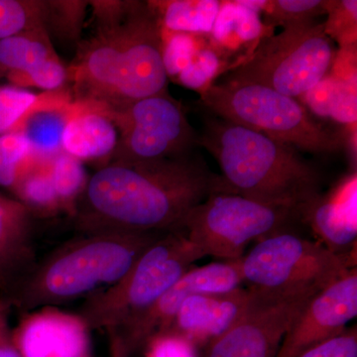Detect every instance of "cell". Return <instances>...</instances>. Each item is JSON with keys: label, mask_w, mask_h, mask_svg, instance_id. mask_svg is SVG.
Wrapping results in <instances>:
<instances>
[{"label": "cell", "mask_w": 357, "mask_h": 357, "mask_svg": "<svg viewBox=\"0 0 357 357\" xmlns=\"http://www.w3.org/2000/svg\"><path fill=\"white\" fill-rule=\"evenodd\" d=\"M215 192H232L194 152L155 161L114 160L89 178L73 215L81 234H163Z\"/></svg>", "instance_id": "obj_1"}, {"label": "cell", "mask_w": 357, "mask_h": 357, "mask_svg": "<svg viewBox=\"0 0 357 357\" xmlns=\"http://www.w3.org/2000/svg\"><path fill=\"white\" fill-rule=\"evenodd\" d=\"M70 68L77 100L109 109L168 93L163 27L152 2L117 4Z\"/></svg>", "instance_id": "obj_2"}, {"label": "cell", "mask_w": 357, "mask_h": 357, "mask_svg": "<svg viewBox=\"0 0 357 357\" xmlns=\"http://www.w3.org/2000/svg\"><path fill=\"white\" fill-rule=\"evenodd\" d=\"M198 145L210 152L232 192L300 211L321 194L318 169L299 150L213 114H206Z\"/></svg>", "instance_id": "obj_3"}, {"label": "cell", "mask_w": 357, "mask_h": 357, "mask_svg": "<svg viewBox=\"0 0 357 357\" xmlns=\"http://www.w3.org/2000/svg\"><path fill=\"white\" fill-rule=\"evenodd\" d=\"M163 234H81L37 260L6 302L26 312L88 298L121 280Z\"/></svg>", "instance_id": "obj_4"}, {"label": "cell", "mask_w": 357, "mask_h": 357, "mask_svg": "<svg viewBox=\"0 0 357 357\" xmlns=\"http://www.w3.org/2000/svg\"><path fill=\"white\" fill-rule=\"evenodd\" d=\"M204 257L182 229L167 231L148 246L114 285L89 296L79 319L89 330H119L153 306Z\"/></svg>", "instance_id": "obj_5"}, {"label": "cell", "mask_w": 357, "mask_h": 357, "mask_svg": "<svg viewBox=\"0 0 357 357\" xmlns=\"http://www.w3.org/2000/svg\"><path fill=\"white\" fill-rule=\"evenodd\" d=\"M211 114L312 154L344 147V138L314 121L298 98L260 84L223 81L199 93Z\"/></svg>", "instance_id": "obj_6"}, {"label": "cell", "mask_w": 357, "mask_h": 357, "mask_svg": "<svg viewBox=\"0 0 357 357\" xmlns=\"http://www.w3.org/2000/svg\"><path fill=\"white\" fill-rule=\"evenodd\" d=\"M335 59L324 22L289 26L260 40L225 81L260 84L299 98L330 74Z\"/></svg>", "instance_id": "obj_7"}, {"label": "cell", "mask_w": 357, "mask_h": 357, "mask_svg": "<svg viewBox=\"0 0 357 357\" xmlns=\"http://www.w3.org/2000/svg\"><path fill=\"white\" fill-rule=\"evenodd\" d=\"M296 222H301L299 211L215 192L192 208L178 229L204 256L234 261L243 258L249 243L288 231Z\"/></svg>", "instance_id": "obj_8"}, {"label": "cell", "mask_w": 357, "mask_h": 357, "mask_svg": "<svg viewBox=\"0 0 357 357\" xmlns=\"http://www.w3.org/2000/svg\"><path fill=\"white\" fill-rule=\"evenodd\" d=\"M356 267L319 241L288 231L265 237L241 258L243 283L262 292L318 293Z\"/></svg>", "instance_id": "obj_9"}, {"label": "cell", "mask_w": 357, "mask_h": 357, "mask_svg": "<svg viewBox=\"0 0 357 357\" xmlns=\"http://www.w3.org/2000/svg\"><path fill=\"white\" fill-rule=\"evenodd\" d=\"M107 109L119 132L112 159L155 161L192 153L198 146L184 109L168 93Z\"/></svg>", "instance_id": "obj_10"}, {"label": "cell", "mask_w": 357, "mask_h": 357, "mask_svg": "<svg viewBox=\"0 0 357 357\" xmlns=\"http://www.w3.org/2000/svg\"><path fill=\"white\" fill-rule=\"evenodd\" d=\"M250 290L245 311L204 357H277L295 319L314 293L278 294Z\"/></svg>", "instance_id": "obj_11"}, {"label": "cell", "mask_w": 357, "mask_h": 357, "mask_svg": "<svg viewBox=\"0 0 357 357\" xmlns=\"http://www.w3.org/2000/svg\"><path fill=\"white\" fill-rule=\"evenodd\" d=\"M241 259L192 267L149 310L114 330L121 340L124 354L129 357L155 335L165 333L188 298L197 294L230 292L241 288Z\"/></svg>", "instance_id": "obj_12"}, {"label": "cell", "mask_w": 357, "mask_h": 357, "mask_svg": "<svg viewBox=\"0 0 357 357\" xmlns=\"http://www.w3.org/2000/svg\"><path fill=\"white\" fill-rule=\"evenodd\" d=\"M357 316V272L351 268L307 303L286 333L277 357H297L337 337Z\"/></svg>", "instance_id": "obj_13"}, {"label": "cell", "mask_w": 357, "mask_h": 357, "mask_svg": "<svg viewBox=\"0 0 357 357\" xmlns=\"http://www.w3.org/2000/svg\"><path fill=\"white\" fill-rule=\"evenodd\" d=\"M250 295L249 288L241 287L230 292L191 296L183 303L163 333L185 338L196 347H208L241 318Z\"/></svg>", "instance_id": "obj_14"}, {"label": "cell", "mask_w": 357, "mask_h": 357, "mask_svg": "<svg viewBox=\"0 0 357 357\" xmlns=\"http://www.w3.org/2000/svg\"><path fill=\"white\" fill-rule=\"evenodd\" d=\"M356 173L347 176L328 195H319L300 211L316 241L335 255L354 256L356 248Z\"/></svg>", "instance_id": "obj_15"}, {"label": "cell", "mask_w": 357, "mask_h": 357, "mask_svg": "<svg viewBox=\"0 0 357 357\" xmlns=\"http://www.w3.org/2000/svg\"><path fill=\"white\" fill-rule=\"evenodd\" d=\"M32 213L0 194V298L7 301L36 263Z\"/></svg>", "instance_id": "obj_16"}, {"label": "cell", "mask_w": 357, "mask_h": 357, "mask_svg": "<svg viewBox=\"0 0 357 357\" xmlns=\"http://www.w3.org/2000/svg\"><path fill=\"white\" fill-rule=\"evenodd\" d=\"M81 107L68 91H46L37 96L14 132H21L30 143L35 159L50 162L62 153L63 135L70 119Z\"/></svg>", "instance_id": "obj_17"}, {"label": "cell", "mask_w": 357, "mask_h": 357, "mask_svg": "<svg viewBox=\"0 0 357 357\" xmlns=\"http://www.w3.org/2000/svg\"><path fill=\"white\" fill-rule=\"evenodd\" d=\"M119 132L100 102L81 100V107L70 119L63 135V151L79 160L103 158L114 154Z\"/></svg>", "instance_id": "obj_18"}, {"label": "cell", "mask_w": 357, "mask_h": 357, "mask_svg": "<svg viewBox=\"0 0 357 357\" xmlns=\"http://www.w3.org/2000/svg\"><path fill=\"white\" fill-rule=\"evenodd\" d=\"M211 34L218 50L234 53L246 46L255 49L260 40L273 34V29L264 25L259 13L241 2L222 1Z\"/></svg>", "instance_id": "obj_19"}, {"label": "cell", "mask_w": 357, "mask_h": 357, "mask_svg": "<svg viewBox=\"0 0 357 357\" xmlns=\"http://www.w3.org/2000/svg\"><path fill=\"white\" fill-rule=\"evenodd\" d=\"M164 30L169 32L208 34L220 13L218 0H172L152 2Z\"/></svg>", "instance_id": "obj_20"}, {"label": "cell", "mask_w": 357, "mask_h": 357, "mask_svg": "<svg viewBox=\"0 0 357 357\" xmlns=\"http://www.w3.org/2000/svg\"><path fill=\"white\" fill-rule=\"evenodd\" d=\"M56 56L43 29L29 30L0 40V70L23 72Z\"/></svg>", "instance_id": "obj_21"}, {"label": "cell", "mask_w": 357, "mask_h": 357, "mask_svg": "<svg viewBox=\"0 0 357 357\" xmlns=\"http://www.w3.org/2000/svg\"><path fill=\"white\" fill-rule=\"evenodd\" d=\"M38 163L30 143L21 132L0 135V185L14 191L23 177Z\"/></svg>", "instance_id": "obj_22"}, {"label": "cell", "mask_w": 357, "mask_h": 357, "mask_svg": "<svg viewBox=\"0 0 357 357\" xmlns=\"http://www.w3.org/2000/svg\"><path fill=\"white\" fill-rule=\"evenodd\" d=\"M13 192L31 213L35 211L50 215L62 208L49 173V162H38L26 174Z\"/></svg>", "instance_id": "obj_23"}, {"label": "cell", "mask_w": 357, "mask_h": 357, "mask_svg": "<svg viewBox=\"0 0 357 357\" xmlns=\"http://www.w3.org/2000/svg\"><path fill=\"white\" fill-rule=\"evenodd\" d=\"M49 173L62 208L73 213L89 180L81 160L63 151L49 162Z\"/></svg>", "instance_id": "obj_24"}, {"label": "cell", "mask_w": 357, "mask_h": 357, "mask_svg": "<svg viewBox=\"0 0 357 357\" xmlns=\"http://www.w3.org/2000/svg\"><path fill=\"white\" fill-rule=\"evenodd\" d=\"M326 4L324 0H271L262 13V21L270 29L314 22L326 14Z\"/></svg>", "instance_id": "obj_25"}, {"label": "cell", "mask_w": 357, "mask_h": 357, "mask_svg": "<svg viewBox=\"0 0 357 357\" xmlns=\"http://www.w3.org/2000/svg\"><path fill=\"white\" fill-rule=\"evenodd\" d=\"M220 52L215 45L202 47L176 81L185 88L203 93L220 75L222 68Z\"/></svg>", "instance_id": "obj_26"}, {"label": "cell", "mask_w": 357, "mask_h": 357, "mask_svg": "<svg viewBox=\"0 0 357 357\" xmlns=\"http://www.w3.org/2000/svg\"><path fill=\"white\" fill-rule=\"evenodd\" d=\"M41 4L20 0H0V40L41 27Z\"/></svg>", "instance_id": "obj_27"}, {"label": "cell", "mask_w": 357, "mask_h": 357, "mask_svg": "<svg viewBox=\"0 0 357 357\" xmlns=\"http://www.w3.org/2000/svg\"><path fill=\"white\" fill-rule=\"evenodd\" d=\"M328 20L324 22L325 31L331 39L335 40L340 48L356 46L357 24L356 0L328 1Z\"/></svg>", "instance_id": "obj_28"}, {"label": "cell", "mask_w": 357, "mask_h": 357, "mask_svg": "<svg viewBox=\"0 0 357 357\" xmlns=\"http://www.w3.org/2000/svg\"><path fill=\"white\" fill-rule=\"evenodd\" d=\"M6 77L17 88L36 86L53 91L60 89L67 81L68 70L56 55L23 72L8 73Z\"/></svg>", "instance_id": "obj_29"}, {"label": "cell", "mask_w": 357, "mask_h": 357, "mask_svg": "<svg viewBox=\"0 0 357 357\" xmlns=\"http://www.w3.org/2000/svg\"><path fill=\"white\" fill-rule=\"evenodd\" d=\"M163 64L168 77L176 79L201 47L194 34L163 29Z\"/></svg>", "instance_id": "obj_30"}, {"label": "cell", "mask_w": 357, "mask_h": 357, "mask_svg": "<svg viewBox=\"0 0 357 357\" xmlns=\"http://www.w3.org/2000/svg\"><path fill=\"white\" fill-rule=\"evenodd\" d=\"M37 95L14 86H0V135L14 132Z\"/></svg>", "instance_id": "obj_31"}, {"label": "cell", "mask_w": 357, "mask_h": 357, "mask_svg": "<svg viewBox=\"0 0 357 357\" xmlns=\"http://www.w3.org/2000/svg\"><path fill=\"white\" fill-rule=\"evenodd\" d=\"M297 357H357L356 326L307 349Z\"/></svg>", "instance_id": "obj_32"}, {"label": "cell", "mask_w": 357, "mask_h": 357, "mask_svg": "<svg viewBox=\"0 0 357 357\" xmlns=\"http://www.w3.org/2000/svg\"><path fill=\"white\" fill-rule=\"evenodd\" d=\"M340 86V79L328 74L318 84L310 89L299 98H303V105L310 112L321 117H328L333 98Z\"/></svg>", "instance_id": "obj_33"}, {"label": "cell", "mask_w": 357, "mask_h": 357, "mask_svg": "<svg viewBox=\"0 0 357 357\" xmlns=\"http://www.w3.org/2000/svg\"><path fill=\"white\" fill-rule=\"evenodd\" d=\"M146 345L147 357H198L196 345L172 333L155 335Z\"/></svg>", "instance_id": "obj_34"}, {"label": "cell", "mask_w": 357, "mask_h": 357, "mask_svg": "<svg viewBox=\"0 0 357 357\" xmlns=\"http://www.w3.org/2000/svg\"><path fill=\"white\" fill-rule=\"evenodd\" d=\"M328 117L340 123L356 124V81H340V88L331 105Z\"/></svg>", "instance_id": "obj_35"}, {"label": "cell", "mask_w": 357, "mask_h": 357, "mask_svg": "<svg viewBox=\"0 0 357 357\" xmlns=\"http://www.w3.org/2000/svg\"><path fill=\"white\" fill-rule=\"evenodd\" d=\"M11 307L0 298V357H23L9 325Z\"/></svg>", "instance_id": "obj_36"}, {"label": "cell", "mask_w": 357, "mask_h": 357, "mask_svg": "<svg viewBox=\"0 0 357 357\" xmlns=\"http://www.w3.org/2000/svg\"><path fill=\"white\" fill-rule=\"evenodd\" d=\"M109 335L110 357H126L124 354L121 340L114 331H107Z\"/></svg>", "instance_id": "obj_37"}, {"label": "cell", "mask_w": 357, "mask_h": 357, "mask_svg": "<svg viewBox=\"0 0 357 357\" xmlns=\"http://www.w3.org/2000/svg\"><path fill=\"white\" fill-rule=\"evenodd\" d=\"M77 357H91V354H89V351L88 349H84V351H82L81 354H79V356Z\"/></svg>", "instance_id": "obj_38"}]
</instances>
